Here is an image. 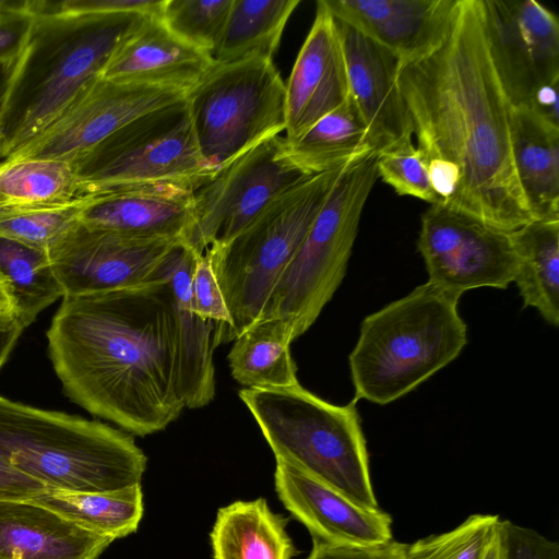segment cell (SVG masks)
Masks as SVG:
<instances>
[{"label": "cell", "mask_w": 559, "mask_h": 559, "mask_svg": "<svg viewBox=\"0 0 559 559\" xmlns=\"http://www.w3.org/2000/svg\"><path fill=\"white\" fill-rule=\"evenodd\" d=\"M397 86L437 203L502 230L534 221L512 151V110L491 56L483 0H457L429 55L400 66Z\"/></svg>", "instance_id": "6da1fadb"}, {"label": "cell", "mask_w": 559, "mask_h": 559, "mask_svg": "<svg viewBox=\"0 0 559 559\" xmlns=\"http://www.w3.org/2000/svg\"><path fill=\"white\" fill-rule=\"evenodd\" d=\"M46 336L62 391L94 416L144 437L181 414L173 292L160 269L141 285L63 296Z\"/></svg>", "instance_id": "7a4b0ae2"}, {"label": "cell", "mask_w": 559, "mask_h": 559, "mask_svg": "<svg viewBox=\"0 0 559 559\" xmlns=\"http://www.w3.org/2000/svg\"><path fill=\"white\" fill-rule=\"evenodd\" d=\"M148 17L138 13L34 15L0 118L2 159L103 78L118 49Z\"/></svg>", "instance_id": "3957f363"}, {"label": "cell", "mask_w": 559, "mask_h": 559, "mask_svg": "<svg viewBox=\"0 0 559 559\" xmlns=\"http://www.w3.org/2000/svg\"><path fill=\"white\" fill-rule=\"evenodd\" d=\"M0 459L46 488L73 491L141 484L147 463L129 433L2 395Z\"/></svg>", "instance_id": "277c9868"}, {"label": "cell", "mask_w": 559, "mask_h": 559, "mask_svg": "<svg viewBox=\"0 0 559 559\" xmlns=\"http://www.w3.org/2000/svg\"><path fill=\"white\" fill-rule=\"evenodd\" d=\"M459 300L427 282L367 316L348 358L354 400L388 404L455 359L467 342Z\"/></svg>", "instance_id": "5b68a950"}, {"label": "cell", "mask_w": 559, "mask_h": 559, "mask_svg": "<svg viewBox=\"0 0 559 559\" xmlns=\"http://www.w3.org/2000/svg\"><path fill=\"white\" fill-rule=\"evenodd\" d=\"M239 397L275 459L296 466L360 507L379 508L355 400L334 405L299 383L282 389H243Z\"/></svg>", "instance_id": "8992f818"}, {"label": "cell", "mask_w": 559, "mask_h": 559, "mask_svg": "<svg viewBox=\"0 0 559 559\" xmlns=\"http://www.w3.org/2000/svg\"><path fill=\"white\" fill-rule=\"evenodd\" d=\"M345 166L302 179L231 240L205 250L230 316L217 345L234 341L262 318L276 283Z\"/></svg>", "instance_id": "52a82bcc"}, {"label": "cell", "mask_w": 559, "mask_h": 559, "mask_svg": "<svg viewBox=\"0 0 559 559\" xmlns=\"http://www.w3.org/2000/svg\"><path fill=\"white\" fill-rule=\"evenodd\" d=\"M378 178L373 151L346 164L261 319H287L295 340L311 328L346 274L361 213Z\"/></svg>", "instance_id": "ba28073f"}, {"label": "cell", "mask_w": 559, "mask_h": 559, "mask_svg": "<svg viewBox=\"0 0 559 559\" xmlns=\"http://www.w3.org/2000/svg\"><path fill=\"white\" fill-rule=\"evenodd\" d=\"M83 193L194 192L215 173L203 160L186 98L131 120L71 163Z\"/></svg>", "instance_id": "9c48e42d"}, {"label": "cell", "mask_w": 559, "mask_h": 559, "mask_svg": "<svg viewBox=\"0 0 559 559\" xmlns=\"http://www.w3.org/2000/svg\"><path fill=\"white\" fill-rule=\"evenodd\" d=\"M186 104L201 156L214 171L286 128L285 84L272 59L215 64Z\"/></svg>", "instance_id": "30bf717a"}, {"label": "cell", "mask_w": 559, "mask_h": 559, "mask_svg": "<svg viewBox=\"0 0 559 559\" xmlns=\"http://www.w3.org/2000/svg\"><path fill=\"white\" fill-rule=\"evenodd\" d=\"M309 177L286 153L285 138L254 145L193 192V219L185 238L199 253L242 231L277 195Z\"/></svg>", "instance_id": "8fae6325"}, {"label": "cell", "mask_w": 559, "mask_h": 559, "mask_svg": "<svg viewBox=\"0 0 559 559\" xmlns=\"http://www.w3.org/2000/svg\"><path fill=\"white\" fill-rule=\"evenodd\" d=\"M417 248L428 283L460 298L477 287L507 288L515 273L511 231L442 205L421 216Z\"/></svg>", "instance_id": "7c38bea8"}, {"label": "cell", "mask_w": 559, "mask_h": 559, "mask_svg": "<svg viewBox=\"0 0 559 559\" xmlns=\"http://www.w3.org/2000/svg\"><path fill=\"white\" fill-rule=\"evenodd\" d=\"M180 240L134 237L78 222L48 255L62 295H87L157 278L162 263Z\"/></svg>", "instance_id": "4fadbf2b"}, {"label": "cell", "mask_w": 559, "mask_h": 559, "mask_svg": "<svg viewBox=\"0 0 559 559\" xmlns=\"http://www.w3.org/2000/svg\"><path fill=\"white\" fill-rule=\"evenodd\" d=\"M185 98L186 93L179 91L100 78L47 128L5 159L72 163L131 120Z\"/></svg>", "instance_id": "5bb4252c"}, {"label": "cell", "mask_w": 559, "mask_h": 559, "mask_svg": "<svg viewBox=\"0 0 559 559\" xmlns=\"http://www.w3.org/2000/svg\"><path fill=\"white\" fill-rule=\"evenodd\" d=\"M487 38L513 105L559 82V21L536 0H483Z\"/></svg>", "instance_id": "9a60e30c"}, {"label": "cell", "mask_w": 559, "mask_h": 559, "mask_svg": "<svg viewBox=\"0 0 559 559\" xmlns=\"http://www.w3.org/2000/svg\"><path fill=\"white\" fill-rule=\"evenodd\" d=\"M336 21V20H335ZM349 98L378 154L413 142V123L397 86V58L353 27L336 21Z\"/></svg>", "instance_id": "2e32d148"}, {"label": "cell", "mask_w": 559, "mask_h": 559, "mask_svg": "<svg viewBox=\"0 0 559 559\" xmlns=\"http://www.w3.org/2000/svg\"><path fill=\"white\" fill-rule=\"evenodd\" d=\"M275 460V491L312 540L358 547L393 540L389 513L360 507L296 466Z\"/></svg>", "instance_id": "e0dca14e"}, {"label": "cell", "mask_w": 559, "mask_h": 559, "mask_svg": "<svg viewBox=\"0 0 559 559\" xmlns=\"http://www.w3.org/2000/svg\"><path fill=\"white\" fill-rule=\"evenodd\" d=\"M286 136L293 142L349 97L343 48L335 19L317 2L311 29L287 83Z\"/></svg>", "instance_id": "ac0fdd59"}, {"label": "cell", "mask_w": 559, "mask_h": 559, "mask_svg": "<svg viewBox=\"0 0 559 559\" xmlns=\"http://www.w3.org/2000/svg\"><path fill=\"white\" fill-rule=\"evenodd\" d=\"M332 16L393 53L400 66L444 38L457 0H321Z\"/></svg>", "instance_id": "d6986e66"}, {"label": "cell", "mask_w": 559, "mask_h": 559, "mask_svg": "<svg viewBox=\"0 0 559 559\" xmlns=\"http://www.w3.org/2000/svg\"><path fill=\"white\" fill-rule=\"evenodd\" d=\"M200 254L185 239L164 260L160 271L173 292L178 338V384L185 407L206 406L215 395L213 352L217 323L192 308L191 281Z\"/></svg>", "instance_id": "ffe728a7"}, {"label": "cell", "mask_w": 559, "mask_h": 559, "mask_svg": "<svg viewBox=\"0 0 559 559\" xmlns=\"http://www.w3.org/2000/svg\"><path fill=\"white\" fill-rule=\"evenodd\" d=\"M215 64L209 52L178 38L159 17H148L118 49L103 78L187 94Z\"/></svg>", "instance_id": "44dd1931"}, {"label": "cell", "mask_w": 559, "mask_h": 559, "mask_svg": "<svg viewBox=\"0 0 559 559\" xmlns=\"http://www.w3.org/2000/svg\"><path fill=\"white\" fill-rule=\"evenodd\" d=\"M193 219V192L141 189L87 195L82 224L142 238L185 239Z\"/></svg>", "instance_id": "7402d4cb"}, {"label": "cell", "mask_w": 559, "mask_h": 559, "mask_svg": "<svg viewBox=\"0 0 559 559\" xmlns=\"http://www.w3.org/2000/svg\"><path fill=\"white\" fill-rule=\"evenodd\" d=\"M112 542L29 500H0V559H98Z\"/></svg>", "instance_id": "603a6c76"}, {"label": "cell", "mask_w": 559, "mask_h": 559, "mask_svg": "<svg viewBox=\"0 0 559 559\" xmlns=\"http://www.w3.org/2000/svg\"><path fill=\"white\" fill-rule=\"evenodd\" d=\"M512 151L534 219H559V127L532 108L513 105Z\"/></svg>", "instance_id": "cb8c5ba5"}, {"label": "cell", "mask_w": 559, "mask_h": 559, "mask_svg": "<svg viewBox=\"0 0 559 559\" xmlns=\"http://www.w3.org/2000/svg\"><path fill=\"white\" fill-rule=\"evenodd\" d=\"M285 526L263 498L233 502L218 510L211 531L213 559H292Z\"/></svg>", "instance_id": "d4e9b609"}, {"label": "cell", "mask_w": 559, "mask_h": 559, "mask_svg": "<svg viewBox=\"0 0 559 559\" xmlns=\"http://www.w3.org/2000/svg\"><path fill=\"white\" fill-rule=\"evenodd\" d=\"M516 284L524 307L559 324V219H534L511 231Z\"/></svg>", "instance_id": "484cf974"}, {"label": "cell", "mask_w": 559, "mask_h": 559, "mask_svg": "<svg viewBox=\"0 0 559 559\" xmlns=\"http://www.w3.org/2000/svg\"><path fill=\"white\" fill-rule=\"evenodd\" d=\"M295 340L284 318H263L242 331L228 354L233 378L246 389H282L298 384L289 346Z\"/></svg>", "instance_id": "4316f807"}, {"label": "cell", "mask_w": 559, "mask_h": 559, "mask_svg": "<svg viewBox=\"0 0 559 559\" xmlns=\"http://www.w3.org/2000/svg\"><path fill=\"white\" fill-rule=\"evenodd\" d=\"M28 500L112 540L134 533L143 516L141 484L107 491L45 488Z\"/></svg>", "instance_id": "83f0119b"}, {"label": "cell", "mask_w": 559, "mask_h": 559, "mask_svg": "<svg viewBox=\"0 0 559 559\" xmlns=\"http://www.w3.org/2000/svg\"><path fill=\"white\" fill-rule=\"evenodd\" d=\"M285 143L290 162L309 176L341 168L373 151L367 129L349 97L297 140H285Z\"/></svg>", "instance_id": "f1b7e54d"}, {"label": "cell", "mask_w": 559, "mask_h": 559, "mask_svg": "<svg viewBox=\"0 0 559 559\" xmlns=\"http://www.w3.org/2000/svg\"><path fill=\"white\" fill-rule=\"evenodd\" d=\"M84 197L70 162H0V213L60 207L73 204Z\"/></svg>", "instance_id": "f546056e"}, {"label": "cell", "mask_w": 559, "mask_h": 559, "mask_svg": "<svg viewBox=\"0 0 559 559\" xmlns=\"http://www.w3.org/2000/svg\"><path fill=\"white\" fill-rule=\"evenodd\" d=\"M0 293L23 328H27L63 296L48 251L0 235Z\"/></svg>", "instance_id": "4dcf8cb0"}, {"label": "cell", "mask_w": 559, "mask_h": 559, "mask_svg": "<svg viewBox=\"0 0 559 559\" xmlns=\"http://www.w3.org/2000/svg\"><path fill=\"white\" fill-rule=\"evenodd\" d=\"M299 0H235L223 37L212 53L216 64L273 59Z\"/></svg>", "instance_id": "1f68e13d"}, {"label": "cell", "mask_w": 559, "mask_h": 559, "mask_svg": "<svg viewBox=\"0 0 559 559\" xmlns=\"http://www.w3.org/2000/svg\"><path fill=\"white\" fill-rule=\"evenodd\" d=\"M235 0H165L163 24L187 44L209 52L217 48Z\"/></svg>", "instance_id": "d6a6232c"}, {"label": "cell", "mask_w": 559, "mask_h": 559, "mask_svg": "<svg viewBox=\"0 0 559 559\" xmlns=\"http://www.w3.org/2000/svg\"><path fill=\"white\" fill-rule=\"evenodd\" d=\"M499 515L473 514L455 528L405 544V559H484L495 539Z\"/></svg>", "instance_id": "836d02e7"}, {"label": "cell", "mask_w": 559, "mask_h": 559, "mask_svg": "<svg viewBox=\"0 0 559 559\" xmlns=\"http://www.w3.org/2000/svg\"><path fill=\"white\" fill-rule=\"evenodd\" d=\"M84 198L60 207L0 213V235L48 251L79 222Z\"/></svg>", "instance_id": "e575fe53"}, {"label": "cell", "mask_w": 559, "mask_h": 559, "mask_svg": "<svg viewBox=\"0 0 559 559\" xmlns=\"http://www.w3.org/2000/svg\"><path fill=\"white\" fill-rule=\"evenodd\" d=\"M377 173L399 195H409L437 203L427 159L413 142L377 154Z\"/></svg>", "instance_id": "d590c367"}, {"label": "cell", "mask_w": 559, "mask_h": 559, "mask_svg": "<svg viewBox=\"0 0 559 559\" xmlns=\"http://www.w3.org/2000/svg\"><path fill=\"white\" fill-rule=\"evenodd\" d=\"M165 0H35L27 1L33 15H79L104 13H138L160 17Z\"/></svg>", "instance_id": "8d00e7d4"}, {"label": "cell", "mask_w": 559, "mask_h": 559, "mask_svg": "<svg viewBox=\"0 0 559 559\" xmlns=\"http://www.w3.org/2000/svg\"><path fill=\"white\" fill-rule=\"evenodd\" d=\"M191 298L194 312L204 320L217 323L215 344L230 325V316L215 277L210 258L203 253L197 259L191 281Z\"/></svg>", "instance_id": "74e56055"}, {"label": "cell", "mask_w": 559, "mask_h": 559, "mask_svg": "<svg viewBox=\"0 0 559 559\" xmlns=\"http://www.w3.org/2000/svg\"><path fill=\"white\" fill-rule=\"evenodd\" d=\"M498 540L502 559H559L557 542L509 520H500Z\"/></svg>", "instance_id": "f35d334b"}, {"label": "cell", "mask_w": 559, "mask_h": 559, "mask_svg": "<svg viewBox=\"0 0 559 559\" xmlns=\"http://www.w3.org/2000/svg\"><path fill=\"white\" fill-rule=\"evenodd\" d=\"M33 21L34 15L26 10V7L0 14V62L20 58Z\"/></svg>", "instance_id": "ab89813d"}, {"label": "cell", "mask_w": 559, "mask_h": 559, "mask_svg": "<svg viewBox=\"0 0 559 559\" xmlns=\"http://www.w3.org/2000/svg\"><path fill=\"white\" fill-rule=\"evenodd\" d=\"M312 542V549L307 559H405V544L395 540L369 547Z\"/></svg>", "instance_id": "60d3db41"}, {"label": "cell", "mask_w": 559, "mask_h": 559, "mask_svg": "<svg viewBox=\"0 0 559 559\" xmlns=\"http://www.w3.org/2000/svg\"><path fill=\"white\" fill-rule=\"evenodd\" d=\"M45 488L0 459V500H28Z\"/></svg>", "instance_id": "b9f144b4"}, {"label": "cell", "mask_w": 559, "mask_h": 559, "mask_svg": "<svg viewBox=\"0 0 559 559\" xmlns=\"http://www.w3.org/2000/svg\"><path fill=\"white\" fill-rule=\"evenodd\" d=\"M24 328L13 313L0 317V368L9 358Z\"/></svg>", "instance_id": "7bdbcfd3"}, {"label": "cell", "mask_w": 559, "mask_h": 559, "mask_svg": "<svg viewBox=\"0 0 559 559\" xmlns=\"http://www.w3.org/2000/svg\"><path fill=\"white\" fill-rule=\"evenodd\" d=\"M19 60L20 58L0 62V118L5 107L8 95L17 69Z\"/></svg>", "instance_id": "ee69618b"}, {"label": "cell", "mask_w": 559, "mask_h": 559, "mask_svg": "<svg viewBox=\"0 0 559 559\" xmlns=\"http://www.w3.org/2000/svg\"><path fill=\"white\" fill-rule=\"evenodd\" d=\"M484 559H502L501 547L498 540V532L495 539L487 548Z\"/></svg>", "instance_id": "f6af8a7d"}, {"label": "cell", "mask_w": 559, "mask_h": 559, "mask_svg": "<svg viewBox=\"0 0 559 559\" xmlns=\"http://www.w3.org/2000/svg\"><path fill=\"white\" fill-rule=\"evenodd\" d=\"M8 313H13V312L11 310V307H10L8 300L0 293V317L4 316V314H8Z\"/></svg>", "instance_id": "bcb514c9"}, {"label": "cell", "mask_w": 559, "mask_h": 559, "mask_svg": "<svg viewBox=\"0 0 559 559\" xmlns=\"http://www.w3.org/2000/svg\"><path fill=\"white\" fill-rule=\"evenodd\" d=\"M0 159H2V143H1V139H0Z\"/></svg>", "instance_id": "7dc6e473"}]
</instances>
